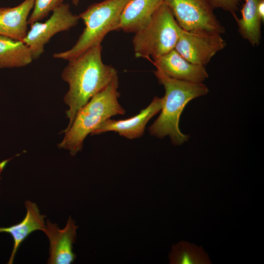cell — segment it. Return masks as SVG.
I'll return each instance as SVG.
<instances>
[{
  "label": "cell",
  "mask_w": 264,
  "mask_h": 264,
  "mask_svg": "<svg viewBox=\"0 0 264 264\" xmlns=\"http://www.w3.org/2000/svg\"><path fill=\"white\" fill-rule=\"evenodd\" d=\"M102 51L101 43L93 44L68 61L62 72V78L69 86L64 97L69 122L64 131L70 127L78 111L118 76L113 67L103 62Z\"/></svg>",
  "instance_id": "6da1fadb"
},
{
  "label": "cell",
  "mask_w": 264,
  "mask_h": 264,
  "mask_svg": "<svg viewBox=\"0 0 264 264\" xmlns=\"http://www.w3.org/2000/svg\"><path fill=\"white\" fill-rule=\"evenodd\" d=\"M159 83L165 89L161 112L149 128L150 134L163 138L170 137L173 144L180 145L189 139L179 128V121L185 106L192 100L207 94V87L203 83H194L171 78L156 69L154 71Z\"/></svg>",
  "instance_id": "7a4b0ae2"
},
{
  "label": "cell",
  "mask_w": 264,
  "mask_h": 264,
  "mask_svg": "<svg viewBox=\"0 0 264 264\" xmlns=\"http://www.w3.org/2000/svg\"><path fill=\"white\" fill-rule=\"evenodd\" d=\"M119 81L116 76L104 89L92 97L77 112L70 127L63 131L65 136L58 147L75 155L82 150L84 141L104 121L125 110L118 102Z\"/></svg>",
  "instance_id": "3957f363"
},
{
  "label": "cell",
  "mask_w": 264,
  "mask_h": 264,
  "mask_svg": "<svg viewBox=\"0 0 264 264\" xmlns=\"http://www.w3.org/2000/svg\"><path fill=\"white\" fill-rule=\"evenodd\" d=\"M131 0H105L93 3L78 16L85 25L74 45L63 52L55 53L54 58L69 61L93 44L101 43L109 32L117 30L120 17Z\"/></svg>",
  "instance_id": "277c9868"
},
{
  "label": "cell",
  "mask_w": 264,
  "mask_h": 264,
  "mask_svg": "<svg viewBox=\"0 0 264 264\" xmlns=\"http://www.w3.org/2000/svg\"><path fill=\"white\" fill-rule=\"evenodd\" d=\"M181 27L163 3L148 22L135 32L132 40L136 57L151 61L175 49Z\"/></svg>",
  "instance_id": "5b68a950"
},
{
  "label": "cell",
  "mask_w": 264,
  "mask_h": 264,
  "mask_svg": "<svg viewBox=\"0 0 264 264\" xmlns=\"http://www.w3.org/2000/svg\"><path fill=\"white\" fill-rule=\"evenodd\" d=\"M179 26L186 30H204L222 34L225 28L207 0H163Z\"/></svg>",
  "instance_id": "8992f818"
},
{
  "label": "cell",
  "mask_w": 264,
  "mask_h": 264,
  "mask_svg": "<svg viewBox=\"0 0 264 264\" xmlns=\"http://www.w3.org/2000/svg\"><path fill=\"white\" fill-rule=\"evenodd\" d=\"M79 20L78 15L72 13L69 5L63 3L52 12L45 22L38 21L30 24V30L22 42L29 47L33 60L41 56L44 45L53 36L76 26Z\"/></svg>",
  "instance_id": "52a82bcc"
},
{
  "label": "cell",
  "mask_w": 264,
  "mask_h": 264,
  "mask_svg": "<svg viewBox=\"0 0 264 264\" xmlns=\"http://www.w3.org/2000/svg\"><path fill=\"white\" fill-rule=\"evenodd\" d=\"M225 45V41L219 33L181 28L175 49L189 62L205 66Z\"/></svg>",
  "instance_id": "ba28073f"
},
{
  "label": "cell",
  "mask_w": 264,
  "mask_h": 264,
  "mask_svg": "<svg viewBox=\"0 0 264 264\" xmlns=\"http://www.w3.org/2000/svg\"><path fill=\"white\" fill-rule=\"evenodd\" d=\"M78 226L69 216L64 228L60 229L56 223L47 220L42 231L47 236L49 242V264H70L76 256L73 251L76 242Z\"/></svg>",
  "instance_id": "9c48e42d"
},
{
  "label": "cell",
  "mask_w": 264,
  "mask_h": 264,
  "mask_svg": "<svg viewBox=\"0 0 264 264\" xmlns=\"http://www.w3.org/2000/svg\"><path fill=\"white\" fill-rule=\"evenodd\" d=\"M164 102L163 97H155L151 103L138 114L128 119L114 120L110 118L102 123L91 134H99L114 132L129 139L141 137L148 122L161 110Z\"/></svg>",
  "instance_id": "30bf717a"
},
{
  "label": "cell",
  "mask_w": 264,
  "mask_h": 264,
  "mask_svg": "<svg viewBox=\"0 0 264 264\" xmlns=\"http://www.w3.org/2000/svg\"><path fill=\"white\" fill-rule=\"evenodd\" d=\"M152 62L156 69L174 79L203 83L208 77L205 66L189 62L175 49Z\"/></svg>",
  "instance_id": "8fae6325"
},
{
  "label": "cell",
  "mask_w": 264,
  "mask_h": 264,
  "mask_svg": "<svg viewBox=\"0 0 264 264\" xmlns=\"http://www.w3.org/2000/svg\"><path fill=\"white\" fill-rule=\"evenodd\" d=\"M35 0H24L13 7H0V35L22 41L28 32V20Z\"/></svg>",
  "instance_id": "7c38bea8"
},
{
  "label": "cell",
  "mask_w": 264,
  "mask_h": 264,
  "mask_svg": "<svg viewBox=\"0 0 264 264\" xmlns=\"http://www.w3.org/2000/svg\"><path fill=\"white\" fill-rule=\"evenodd\" d=\"M26 214L20 222L6 227H0V233H7L13 240V249L8 262L13 264L16 254L23 242L32 232L42 231L45 225L46 216L41 214L36 203L27 200L25 201Z\"/></svg>",
  "instance_id": "4fadbf2b"
},
{
  "label": "cell",
  "mask_w": 264,
  "mask_h": 264,
  "mask_svg": "<svg viewBox=\"0 0 264 264\" xmlns=\"http://www.w3.org/2000/svg\"><path fill=\"white\" fill-rule=\"evenodd\" d=\"M163 3V0H131L122 13L117 30L135 33L148 22Z\"/></svg>",
  "instance_id": "5bb4252c"
},
{
  "label": "cell",
  "mask_w": 264,
  "mask_h": 264,
  "mask_svg": "<svg viewBox=\"0 0 264 264\" xmlns=\"http://www.w3.org/2000/svg\"><path fill=\"white\" fill-rule=\"evenodd\" d=\"M241 10V17L239 18L233 14L242 37L252 45L260 44L261 39V23L262 21L258 14V6L261 0H244Z\"/></svg>",
  "instance_id": "9a60e30c"
},
{
  "label": "cell",
  "mask_w": 264,
  "mask_h": 264,
  "mask_svg": "<svg viewBox=\"0 0 264 264\" xmlns=\"http://www.w3.org/2000/svg\"><path fill=\"white\" fill-rule=\"evenodd\" d=\"M33 60L29 47L22 41L0 35V68L23 67Z\"/></svg>",
  "instance_id": "2e32d148"
},
{
  "label": "cell",
  "mask_w": 264,
  "mask_h": 264,
  "mask_svg": "<svg viewBox=\"0 0 264 264\" xmlns=\"http://www.w3.org/2000/svg\"><path fill=\"white\" fill-rule=\"evenodd\" d=\"M170 264H210L207 254L201 247L186 242H181L172 247L169 255Z\"/></svg>",
  "instance_id": "e0dca14e"
},
{
  "label": "cell",
  "mask_w": 264,
  "mask_h": 264,
  "mask_svg": "<svg viewBox=\"0 0 264 264\" xmlns=\"http://www.w3.org/2000/svg\"><path fill=\"white\" fill-rule=\"evenodd\" d=\"M64 0H35L32 12L30 15L28 24L40 21L46 17L62 3Z\"/></svg>",
  "instance_id": "ac0fdd59"
},
{
  "label": "cell",
  "mask_w": 264,
  "mask_h": 264,
  "mask_svg": "<svg viewBox=\"0 0 264 264\" xmlns=\"http://www.w3.org/2000/svg\"><path fill=\"white\" fill-rule=\"evenodd\" d=\"M211 6L215 8H221L231 12L232 14L238 9V6L242 0H207Z\"/></svg>",
  "instance_id": "d6986e66"
},
{
  "label": "cell",
  "mask_w": 264,
  "mask_h": 264,
  "mask_svg": "<svg viewBox=\"0 0 264 264\" xmlns=\"http://www.w3.org/2000/svg\"><path fill=\"white\" fill-rule=\"evenodd\" d=\"M258 14L262 21H264V0H261L258 6Z\"/></svg>",
  "instance_id": "ffe728a7"
},
{
  "label": "cell",
  "mask_w": 264,
  "mask_h": 264,
  "mask_svg": "<svg viewBox=\"0 0 264 264\" xmlns=\"http://www.w3.org/2000/svg\"><path fill=\"white\" fill-rule=\"evenodd\" d=\"M7 162V161H4V162H2L1 164H0V180L1 179V177L0 176V174L4 167V166L5 165L6 162Z\"/></svg>",
  "instance_id": "44dd1931"
},
{
  "label": "cell",
  "mask_w": 264,
  "mask_h": 264,
  "mask_svg": "<svg viewBox=\"0 0 264 264\" xmlns=\"http://www.w3.org/2000/svg\"><path fill=\"white\" fill-rule=\"evenodd\" d=\"M80 0H72V3L73 4H74L75 6H77L79 4Z\"/></svg>",
  "instance_id": "7402d4cb"
}]
</instances>
